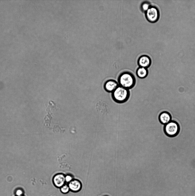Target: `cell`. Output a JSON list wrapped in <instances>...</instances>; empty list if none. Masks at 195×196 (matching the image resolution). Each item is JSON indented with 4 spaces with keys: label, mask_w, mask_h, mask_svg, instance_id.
Here are the masks:
<instances>
[{
    "label": "cell",
    "mask_w": 195,
    "mask_h": 196,
    "mask_svg": "<svg viewBox=\"0 0 195 196\" xmlns=\"http://www.w3.org/2000/svg\"><path fill=\"white\" fill-rule=\"evenodd\" d=\"M118 83L119 86L129 90L135 85L136 79L134 75L131 73L124 71L119 76Z\"/></svg>",
    "instance_id": "obj_1"
},
{
    "label": "cell",
    "mask_w": 195,
    "mask_h": 196,
    "mask_svg": "<svg viewBox=\"0 0 195 196\" xmlns=\"http://www.w3.org/2000/svg\"><path fill=\"white\" fill-rule=\"evenodd\" d=\"M130 96L129 90L119 86L112 93V96L113 100L118 103L126 102Z\"/></svg>",
    "instance_id": "obj_2"
},
{
    "label": "cell",
    "mask_w": 195,
    "mask_h": 196,
    "mask_svg": "<svg viewBox=\"0 0 195 196\" xmlns=\"http://www.w3.org/2000/svg\"><path fill=\"white\" fill-rule=\"evenodd\" d=\"M164 131L165 134L168 137H172L176 136L178 135L180 131L179 125L176 122L171 121L164 125Z\"/></svg>",
    "instance_id": "obj_3"
},
{
    "label": "cell",
    "mask_w": 195,
    "mask_h": 196,
    "mask_svg": "<svg viewBox=\"0 0 195 196\" xmlns=\"http://www.w3.org/2000/svg\"><path fill=\"white\" fill-rule=\"evenodd\" d=\"M145 13L146 19L151 23H155L159 20V11L158 8L155 6H151Z\"/></svg>",
    "instance_id": "obj_4"
},
{
    "label": "cell",
    "mask_w": 195,
    "mask_h": 196,
    "mask_svg": "<svg viewBox=\"0 0 195 196\" xmlns=\"http://www.w3.org/2000/svg\"><path fill=\"white\" fill-rule=\"evenodd\" d=\"M53 182L55 187L60 188L66 183L65 176L62 173L57 174L53 176Z\"/></svg>",
    "instance_id": "obj_5"
},
{
    "label": "cell",
    "mask_w": 195,
    "mask_h": 196,
    "mask_svg": "<svg viewBox=\"0 0 195 196\" xmlns=\"http://www.w3.org/2000/svg\"><path fill=\"white\" fill-rule=\"evenodd\" d=\"M119 86L116 80L110 79L106 81L104 84L105 90L107 92L112 93Z\"/></svg>",
    "instance_id": "obj_6"
},
{
    "label": "cell",
    "mask_w": 195,
    "mask_h": 196,
    "mask_svg": "<svg viewBox=\"0 0 195 196\" xmlns=\"http://www.w3.org/2000/svg\"><path fill=\"white\" fill-rule=\"evenodd\" d=\"M138 63L139 67L147 69L151 65V60L148 56L143 55L139 57L138 61Z\"/></svg>",
    "instance_id": "obj_7"
},
{
    "label": "cell",
    "mask_w": 195,
    "mask_h": 196,
    "mask_svg": "<svg viewBox=\"0 0 195 196\" xmlns=\"http://www.w3.org/2000/svg\"><path fill=\"white\" fill-rule=\"evenodd\" d=\"M70 191L73 192H77L79 191L82 188L81 182L76 179H73L67 183Z\"/></svg>",
    "instance_id": "obj_8"
},
{
    "label": "cell",
    "mask_w": 195,
    "mask_h": 196,
    "mask_svg": "<svg viewBox=\"0 0 195 196\" xmlns=\"http://www.w3.org/2000/svg\"><path fill=\"white\" fill-rule=\"evenodd\" d=\"M160 122L162 124L165 125L171 121L172 117L170 114L166 111L161 112L159 116Z\"/></svg>",
    "instance_id": "obj_9"
},
{
    "label": "cell",
    "mask_w": 195,
    "mask_h": 196,
    "mask_svg": "<svg viewBox=\"0 0 195 196\" xmlns=\"http://www.w3.org/2000/svg\"><path fill=\"white\" fill-rule=\"evenodd\" d=\"M137 76L139 78L144 79L146 78L148 74V71L147 68L139 67L136 71Z\"/></svg>",
    "instance_id": "obj_10"
},
{
    "label": "cell",
    "mask_w": 195,
    "mask_h": 196,
    "mask_svg": "<svg viewBox=\"0 0 195 196\" xmlns=\"http://www.w3.org/2000/svg\"><path fill=\"white\" fill-rule=\"evenodd\" d=\"M150 3L148 1L143 2L141 5V9L142 11L145 12L151 6Z\"/></svg>",
    "instance_id": "obj_11"
},
{
    "label": "cell",
    "mask_w": 195,
    "mask_h": 196,
    "mask_svg": "<svg viewBox=\"0 0 195 196\" xmlns=\"http://www.w3.org/2000/svg\"><path fill=\"white\" fill-rule=\"evenodd\" d=\"M60 190L61 192L63 194L68 193L70 191L69 186L68 184L66 183L61 187L60 188Z\"/></svg>",
    "instance_id": "obj_12"
},
{
    "label": "cell",
    "mask_w": 195,
    "mask_h": 196,
    "mask_svg": "<svg viewBox=\"0 0 195 196\" xmlns=\"http://www.w3.org/2000/svg\"><path fill=\"white\" fill-rule=\"evenodd\" d=\"M65 179L66 182L68 183L73 179L71 175H67L65 176Z\"/></svg>",
    "instance_id": "obj_13"
},
{
    "label": "cell",
    "mask_w": 195,
    "mask_h": 196,
    "mask_svg": "<svg viewBox=\"0 0 195 196\" xmlns=\"http://www.w3.org/2000/svg\"><path fill=\"white\" fill-rule=\"evenodd\" d=\"M15 193L17 196L22 195L23 191L22 189H18L16 190Z\"/></svg>",
    "instance_id": "obj_14"
},
{
    "label": "cell",
    "mask_w": 195,
    "mask_h": 196,
    "mask_svg": "<svg viewBox=\"0 0 195 196\" xmlns=\"http://www.w3.org/2000/svg\"><path fill=\"white\" fill-rule=\"evenodd\" d=\"M22 196V195H21V196Z\"/></svg>",
    "instance_id": "obj_15"
},
{
    "label": "cell",
    "mask_w": 195,
    "mask_h": 196,
    "mask_svg": "<svg viewBox=\"0 0 195 196\" xmlns=\"http://www.w3.org/2000/svg\"></svg>",
    "instance_id": "obj_16"
}]
</instances>
